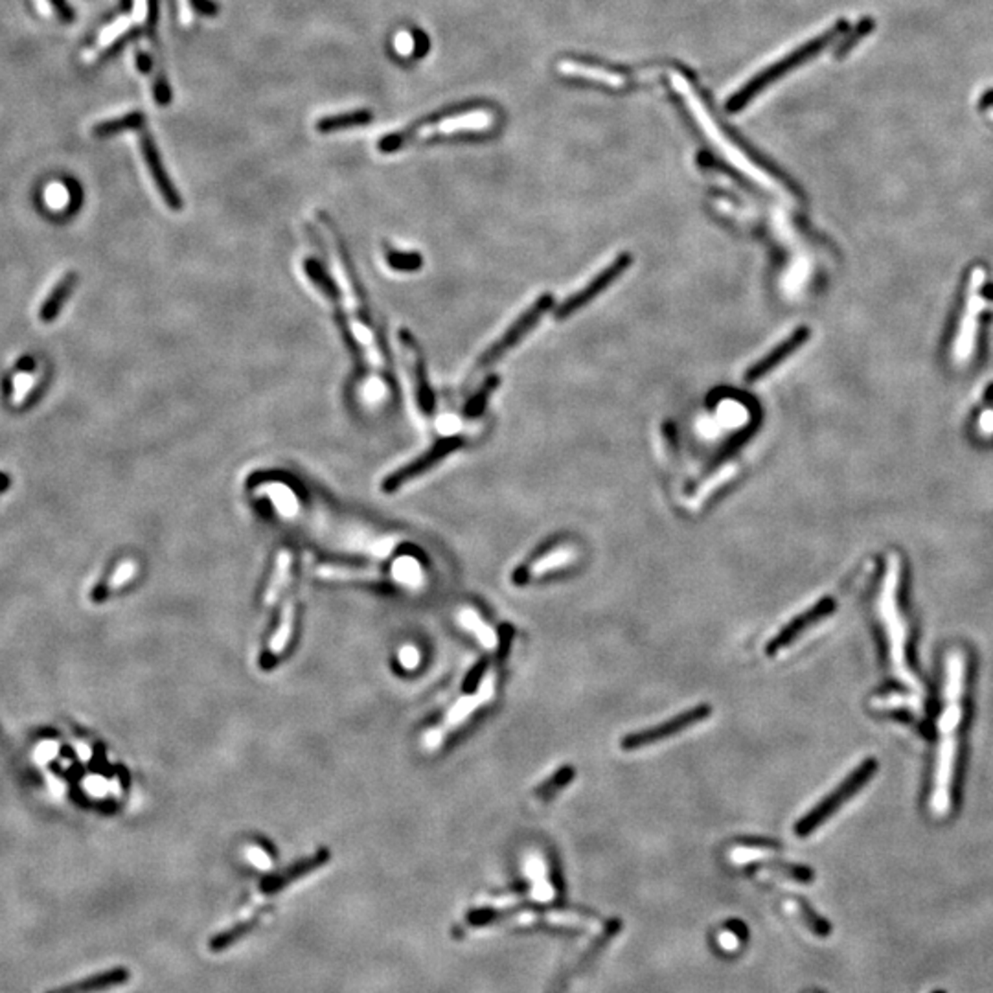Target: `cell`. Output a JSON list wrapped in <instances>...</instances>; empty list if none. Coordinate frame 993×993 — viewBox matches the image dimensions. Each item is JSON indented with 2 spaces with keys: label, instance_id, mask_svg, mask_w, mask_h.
Segmentation results:
<instances>
[{
  "label": "cell",
  "instance_id": "6da1fadb",
  "mask_svg": "<svg viewBox=\"0 0 993 993\" xmlns=\"http://www.w3.org/2000/svg\"><path fill=\"white\" fill-rule=\"evenodd\" d=\"M972 664L964 647H951L944 659L942 703L937 719V749L929 811L937 818H947L956 802L958 773H961L963 734L970 710Z\"/></svg>",
  "mask_w": 993,
  "mask_h": 993
},
{
  "label": "cell",
  "instance_id": "7a4b0ae2",
  "mask_svg": "<svg viewBox=\"0 0 993 993\" xmlns=\"http://www.w3.org/2000/svg\"><path fill=\"white\" fill-rule=\"evenodd\" d=\"M902 561L896 554L888 556L886 572L877 596V612L885 637L886 649V666L893 672V677L909 687L911 692L918 696L920 682L912 670L911 644H909V624L902 604Z\"/></svg>",
  "mask_w": 993,
  "mask_h": 993
},
{
  "label": "cell",
  "instance_id": "3957f363",
  "mask_svg": "<svg viewBox=\"0 0 993 993\" xmlns=\"http://www.w3.org/2000/svg\"><path fill=\"white\" fill-rule=\"evenodd\" d=\"M495 122V115L488 109H473L467 113H460L449 118H443L438 122H429V124H422L415 129H408V131H401V133H394L385 136V139L380 141V150L383 153H392L398 151L399 148H403L405 144L413 142L416 139H427V136H434V134H453L458 131H486L493 125Z\"/></svg>",
  "mask_w": 993,
  "mask_h": 993
},
{
  "label": "cell",
  "instance_id": "277c9868",
  "mask_svg": "<svg viewBox=\"0 0 993 993\" xmlns=\"http://www.w3.org/2000/svg\"><path fill=\"white\" fill-rule=\"evenodd\" d=\"M876 771H877V762L872 760V758L860 764L835 787V790L828 797H825L817 806L811 808L809 813H806L800 820H797L795 834L800 835V837H806V835L813 834L817 828L823 826L834 813H837V809L844 802H848L855 793L861 790V787L870 780V776Z\"/></svg>",
  "mask_w": 993,
  "mask_h": 993
},
{
  "label": "cell",
  "instance_id": "5b68a950",
  "mask_svg": "<svg viewBox=\"0 0 993 993\" xmlns=\"http://www.w3.org/2000/svg\"><path fill=\"white\" fill-rule=\"evenodd\" d=\"M552 305H554V298H552V295H549V293L543 295L539 300H535V302L528 307V310H526L516 322H513V324L508 328V331H504V333L501 335V338L495 342V345H492V347L483 354V357L476 361V364H475V373L490 368V366L495 364L499 359H502L504 354H508L513 347L518 345L519 340H523L525 335H528V333L537 326V322L543 319V315H544L546 312H551V310H552Z\"/></svg>",
  "mask_w": 993,
  "mask_h": 993
},
{
  "label": "cell",
  "instance_id": "8992f818",
  "mask_svg": "<svg viewBox=\"0 0 993 993\" xmlns=\"http://www.w3.org/2000/svg\"><path fill=\"white\" fill-rule=\"evenodd\" d=\"M712 715V708L710 705H698L687 712H681L677 715H673L672 719H666L664 723L655 725V727H649L644 731H637L631 732L628 736L622 738L621 747L624 750H637L647 745H654V743H661L668 738H673L675 734L682 732V731H689L694 725L705 722L706 717Z\"/></svg>",
  "mask_w": 993,
  "mask_h": 993
},
{
  "label": "cell",
  "instance_id": "52a82bcc",
  "mask_svg": "<svg viewBox=\"0 0 993 993\" xmlns=\"http://www.w3.org/2000/svg\"><path fill=\"white\" fill-rule=\"evenodd\" d=\"M466 443V440L462 436H445L440 438L431 449H427L422 457H418L416 460L408 462L407 466L399 467L398 471H394L392 475H389L385 481H383V492L385 493H394L399 488H403L407 483L415 481V478L425 475L429 469H432L434 466H438L445 457H449L451 453L458 451L462 445Z\"/></svg>",
  "mask_w": 993,
  "mask_h": 993
},
{
  "label": "cell",
  "instance_id": "ba28073f",
  "mask_svg": "<svg viewBox=\"0 0 993 993\" xmlns=\"http://www.w3.org/2000/svg\"><path fill=\"white\" fill-rule=\"evenodd\" d=\"M631 261H633V258L628 253L621 254L614 261H611L604 270L598 272V275L584 289H579L578 293H574L569 300H565L558 307L556 319L563 321V319L574 315L576 312H579L581 307L587 305L589 302H593L598 295H602L607 287H611L616 280H619L624 275V272L631 267Z\"/></svg>",
  "mask_w": 993,
  "mask_h": 993
},
{
  "label": "cell",
  "instance_id": "9c48e42d",
  "mask_svg": "<svg viewBox=\"0 0 993 993\" xmlns=\"http://www.w3.org/2000/svg\"><path fill=\"white\" fill-rule=\"evenodd\" d=\"M305 275L310 277V280H312V282L322 291V295L333 304V313H335V321H337V324H338V328H340V333H342V337H345L347 347L352 350L357 366L363 368V366H364V359H363V354H361V350H359V347H357V342H355V338H354V333H352V328H350V322H348V313H347V310H345V305H342V296H340V291H338L337 284L330 278V275L326 272V269H324L317 260H307V261H305Z\"/></svg>",
  "mask_w": 993,
  "mask_h": 993
},
{
  "label": "cell",
  "instance_id": "30bf717a",
  "mask_svg": "<svg viewBox=\"0 0 993 993\" xmlns=\"http://www.w3.org/2000/svg\"><path fill=\"white\" fill-rule=\"evenodd\" d=\"M399 345H401L403 355L407 359L410 380H413V387H415L416 399H418L422 413L425 416H432L434 408H436V398H434V392H432V389L429 385V380H427L425 359L422 355V348L418 345V340L408 330H399Z\"/></svg>",
  "mask_w": 993,
  "mask_h": 993
},
{
  "label": "cell",
  "instance_id": "8fae6325",
  "mask_svg": "<svg viewBox=\"0 0 993 993\" xmlns=\"http://www.w3.org/2000/svg\"><path fill=\"white\" fill-rule=\"evenodd\" d=\"M835 611V600L834 598H823L820 602H817L813 607H809L808 611H804L802 614L795 616V619L785 624L766 646V654L769 657L776 655L780 649L787 647L792 642H795L806 629H809L811 626H815L817 622H820L823 619H826L828 614H832Z\"/></svg>",
  "mask_w": 993,
  "mask_h": 993
},
{
  "label": "cell",
  "instance_id": "7c38bea8",
  "mask_svg": "<svg viewBox=\"0 0 993 993\" xmlns=\"http://www.w3.org/2000/svg\"><path fill=\"white\" fill-rule=\"evenodd\" d=\"M984 284V270L982 269H975L972 272V282H970V296H968V307H966V313L961 324V330H958L956 335V342H954V359L958 363H964L968 361V357L973 352V345H975V331H977V315L982 307V296H980V287Z\"/></svg>",
  "mask_w": 993,
  "mask_h": 993
},
{
  "label": "cell",
  "instance_id": "4fadbf2b",
  "mask_svg": "<svg viewBox=\"0 0 993 993\" xmlns=\"http://www.w3.org/2000/svg\"><path fill=\"white\" fill-rule=\"evenodd\" d=\"M319 216H321L324 227L328 228L330 235L333 237V244H335V249H337V256H338L342 272H345V275H347V280H348V284H350V289H352L354 298H355V304H357V317H359V321H363L364 326H372L368 298H366L364 287H363V284H361V280H359V277H357V270H355V267H354V263H352V260H350V254L347 253V247H345V242H342L340 232L337 230L335 223H333L326 214L321 212Z\"/></svg>",
  "mask_w": 993,
  "mask_h": 993
},
{
  "label": "cell",
  "instance_id": "5bb4252c",
  "mask_svg": "<svg viewBox=\"0 0 993 993\" xmlns=\"http://www.w3.org/2000/svg\"><path fill=\"white\" fill-rule=\"evenodd\" d=\"M141 148H142V155H144L146 166H148V169H150V175H151V179H153V183H155V186H157L160 197L164 199V202L167 204V207H169L171 210H175V212L181 210V209H183V199H181L177 188L174 186V183L169 181V177H167V174H166V169H164V166H162V160H160V157H158V151H157L155 144L151 142V139H150L148 134L142 136Z\"/></svg>",
  "mask_w": 993,
  "mask_h": 993
},
{
  "label": "cell",
  "instance_id": "9a60e30c",
  "mask_svg": "<svg viewBox=\"0 0 993 993\" xmlns=\"http://www.w3.org/2000/svg\"><path fill=\"white\" fill-rule=\"evenodd\" d=\"M809 337V330L808 328H799L792 337H787L785 340H782L780 345L771 350L766 357H762L758 363L752 364L747 373H745V381L747 383H757L758 380H762L764 375H767L771 370H775L782 361H785L790 357L797 348H800L804 342Z\"/></svg>",
  "mask_w": 993,
  "mask_h": 993
},
{
  "label": "cell",
  "instance_id": "2e32d148",
  "mask_svg": "<svg viewBox=\"0 0 993 993\" xmlns=\"http://www.w3.org/2000/svg\"><path fill=\"white\" fill-rule=\"evenodd\" d=\"M560 73L563 76H570V78H581V80H587V81H596L600 85H607L612 89H621L626 87L633 78L622 73H614L609 71V68L598 66V64H587V63H576V61H561L558 64Z\"/></svg>",
  "mask_w": 993,
  "mask_h": 993
},
{
  "label": "cell",
  "instance_id": "e0dca14e",
  "mask_svg": "<svg viewBox=\"0 0 993 993\" xmlns=\"http://www.w3.org/2000/svg\"><path fill=\"white\" fill-rule=\"evenodd\" d=\"M127 980H129L127 968H113L107 972H101L98 975H90L87 979L59 986L47 993H99V991H107L111 988L122 986Z\"/></svg>",
  "mask_w": 993,
  "mask_h": 993
},
{
  "label": "cell",
  "instance_id": "ac0fdd59",
  "mask_svg": "<svg viewBox=\"0 0 993 993\" xmlns=\"http://www.w3.org/2000/svg\"><path fill=\"white\" fill-rule=\"evenodd\" d=\"M74 284H76V275H64L63 278H59V282L54 287L50 286L47 289L45 296L39 302V319L43 322L57 317V313L61 312V305L64 304L68 295L73 293Z\"/></svg>",
  "mask_w": 993,
  "mask_h": 993
},
{
  "label": "cell",
  "instance_id": "d6986e66",
  "mask_svg": "<svg viewBox=\"0 0 993 993\" xmlns=\"http://www.w3.org/2000/svg\"><path fill=\"white\" fill-rule=\"evenodd\" d=\"M293 624H295V607H293V604H289L284 611L282 624L278 626L275 637H272L267 654L263 657L265 664H275V661L286 652V646H287V642L293 635Z\"/></svg>",
  "mask_w": 993,
  "mask_h": 993
},
{
  "label": "cell",
  "instance_id": "ffe728a7",
  "mask_svg": "<svg viewBox=\"0 0 993 993\" xmlns=\"http://www.w3.org/2000/svg\"><path fill=\"white\" fill-rule=\"evenodd\" d=\"M289 569H291V554L289 552H282L277 560V567L275 572H272V579H270V586L265 596L267 605L275 604L277 598L280 596V593L284 591V587L287 586L289 581Z\"/></svg>",
  "mask_w": 993,
  "mask_h": 993
},
{
  "label": "cell",
  "instance_id": "44dd1931",
  "mask_svg": "<svg viewBox=\"0 0 993 993\" xmlns=\"http://www.w3.org/2000/svg\"><path fill=\"white\" fill-rule=\"evenodd\" d=\"M370 120H372V115L368 111H354V113L338 115V116H326L321 122H317V129L321 133H331V131H338V129H345V127L364 125Z\"/></svg>",
  "mask_w": 993,
  "mask_h": 993
},
{
  "label": "cell",
  "instance_id": "7402d4cb",
  "mask_svg": "<svg viewBox=\"0 0 993 993\" xmlns=\"http://www.w3.org/2000/svg\"><path fill=\"white\" fill-rule=\"evenodd\" d=\"M324 861H326V855H317V858H313V860H310V861H305L304 865L295 867V869L289 870L287 874L278 876L277 879H269V881L263 885V890H267V893H278V890H282L284 886L289 885V881H293V879H296V877H302L304 874H307L310 870H313L315 867H319V865L324 863Z\"/></svg>",
  "mask_w": 993,
  "mask_h": 993
},
{
  "label": "cell",
  "instance_id": "603a6c76",
  "mask_svg": "<svg viewBox=\"0 0 993 993\" xmlns=\"http://www.w3.org/2000/svg\"><path fill=\"white\" fill-rule=\"evenodd\" d=\"M574 778V769L572 767H561L554 776H551L546 782H543L537 790H535V797L541 800H551L552 797H556L563 787H567Z\"/></svg>",
  "mask_w": 993,
  "mask_h": 993
},
{
  "label": "cell",
  "instance_id": "cb8c5ba5",
  "mask_svg": "<svg viewBox=\"0 0 993 993\" xmlns=\"http://www.w3.org/2000/svg\"><path fill=\"white\" fill-rule=\"evenodd\" d=\"M497 385H499V378H495V375H493V378H490V380L483 385V389L478 390V392L467 401V405H466V408H464V416H466V418H476V416H481V415H483V410H484L486 405H488V398H490L492 392L497 389Z\"/></svg>",
  "mask_w": 993,
  "mask_h": 993
},
{
  "label": "cell",
  "instance_id": "d4e9b609",
  "mask_svg": "<svg viewBox=\"0 0 993 993\" xmlns=\"http://www.w3.org/2000/svg\"><path fill=\"white\" fill-rule=\"evenodd\" d=\"M387 263L396 270H418L422 269V256L416 253H399L394 249L385 251Z\"/></svg>",
  "mask_w": 993,
  "mask_h": 993
},
{
  "label": "cell",
  "instance_id": "484cf974",
  "mask_svg": "<svg viewBox=\"0 0 993 993\" xmlns=\"http://www.w3.org/2000/svg\"><path fill=\"white\" fill-rule=\"evenodd\" d=\"M142 124H144V116H142L141 113H133V115L122 116V118H118V120H113V122L99 124L94 131H96V134H99V136H104V134H116V133H120L122 129H125V131H127V129H136V127H141Z\"/></svg>",
  "mask_w": 993,
  "mask_h": 993
},
{
  "label": "cell",
  "instance_id": "4316f807",
  "mask_svg": "<svg viewBox=\"0 0 993 993\" xmlns=\"http://www.w3.org/2000/svg\"><path fill=\"white\" fill-rule=\"evenodd\" d=\"M179 4H181V21H183L184 24H190V22H192V10H190V4H193L199 12L207 13V15H212V13L218 12V6H216L214 3H210V0H179Z\"/></svg>",
  "mask_w": 993,
  "mask_h": 993
},
{
  "label": "cell",
  "instance_id": "83f0119b",
  "mask_svg": "<svg viewBox=\"0 0 993 993\" xmlns=\"http://www.w3.org/2000/svg\"><path fill=\"white\" fill-rule=\"evenodd\" d=\"M36 3H38L39 10L48 13V15L54 13L61 21H71L73 19V12L68 10V6L64 4V0H36Z\"/></svg>",
  "mask_w": 993,
  "mask_h": 993
},
{
  "label": "cell",
  "instance_id": "f1b7e54d",
  "mask_svg": "<svg viewBox=\"0 0 993 993\" xmlns=\"http://www.w3.org/2000/svg\"><path fill=\"white\" fill-rule=\"evenodd\" d=\"M45 199L50 209H64L68 204V190L63 184H50L45 192Z\"/></svg>",
  "mask_w": 993,
  "mask_h": 993
},
{
  "label": "cell",
  "instance_id": "f546056e",
  "mask_svg": "<svg viewBox=\"0 0 993 993\" xmlns=\"http://www.w3.org/2000/svg\"><path fill=\"white\" fill-rule=\"evenodd\" d=\"M394 45H396V50H398L401 56H405V57H407V56H413V54L418 50L416 39H415L413 36H410V33H407V31H401V33H399V36L396 38V43H394Z\"/></svg>",
  "mask_w": 993,
  "mask_h": 993
},
{
  "label": "cell",
  "instance_id": "4dcf8cb0",
  "mask_svg": "<svg viewBox=\"0 0 993 993\" xmlns=\"http://www.w3.org/2000/svg\"><path fill=\"white\" fill-rule=\"evenodd\" d=\"M418 661H420V655H418V652H416V649H415L413 646H407V647L401 649L399 663H401L403 668L413 670V668L418 666Z\"/></svg>",
  "mask_w": 993,
  "mask_h": 993
},
{
  "label": "cell",
  "instance_id": "1f68e13d",
  "mask_svg": "<svg viewBox=\"0 0 993 993\" xmlns=\"http://www.w3.org/2000/svg\"><path fill=\"white\" fill-rule=\"evenodd\" d=\"M136 63H139V68H141V71H142V73H146V74H148V73H151V68H153V59H151V56H150V54H146L144 50H139V52H136Z\"/></svg>",
  "mask_w": 993,
  "mask_h": 993
},
{
  "label": "cell",
  "instance_id": "d6a6232c",
  "mask_svg": "<svg viewBox=\"0 0 993 993\" xmlns=\"http://www.w3.org/2000/svg\"><path fill=\"white\" fill-rule=\"evenodd\" d=\"M980 431H982L986 436H991V434H993V410L988 408V410H984V413H982V416H980Z\"/></svg>",
  "mask_w": 993,
  "mask_h": 993
},
{
  "label": "cell",
  "instance_id": "836d02e7",
  "mask_svg": "<svg viewBox=\"0 0 993 993\" xmlns=\"http://www.w3.org/2000/svg\"><path fill=\"white\" fill-rule=\"evenodd\" d=\"M249 860H251L254 865H258V867H269V865H270V860L267 858L265 852L256 850V848H251V850H249Z\"/></svg>",
  "mask_w": 993,
  "mask_h": 993
},
{
  "label": "cell",
  "instance_id": "e575fe53",
  "mask_svg": "<svg viewBox=\"0 0 993 993\" xmlns=\"http://www.w3.org/2000/svg\"><path fill=\"white\" fill-rule=\"evenodd\" d=\"M484 668H486V666H481V668H478V666H476V670H475V672L471 673L469 681L466 682V690H467V692H473V690H475V687H476V684H478V682H481V679H483V675H484Z\"/></svg>",
  "mask_w": 993,
  "mask_h": 993
}]
</instances>
